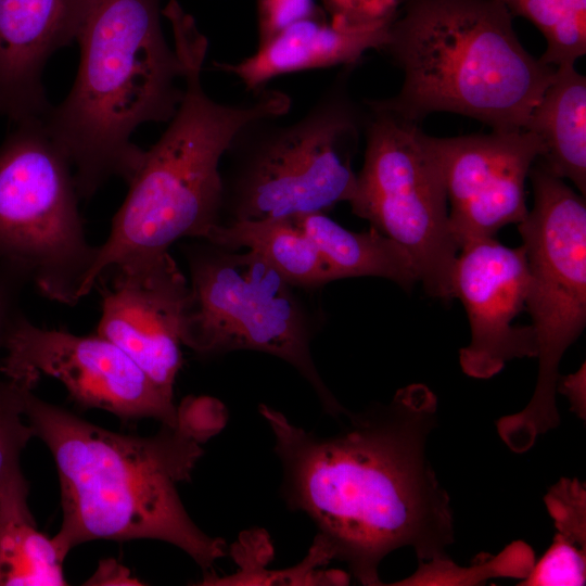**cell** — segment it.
<instances>
[{
	"instance_id": "cell-26",
	"label": "cell",
	"mask_w": 586,
	"mask_h": 586,
	"mask_svg": "<svg viewBox=\"0 0 586 586\" xmlns=\"http://www.w3.org/2000/svg\"><path fill=\"white\" fill-rule=\"evenodd\" d=\"M585 581L586 550L553 537L548 550L520 585H584Z\"/></svg>"
},
{
	"instance_id": "cell-30",
	"label": "cell",
	"mask_w": 586,
	"mask_h": 586,
	"mask_svg": "<svg viewBox=\"0 0 586 586\" xmlns=\"http://www.w3.org/2000/svg\"><path fill=\"white\" fill-rule=\"evenodd\" d=\"M557 387L565 394L571 402L572 409L579 415L585 416V364L581 369L568 377H559Z\"/></svg>"
},
{
	"instance_id": "cell-22",
	"label": "cell",
	"mask_w": 586,
	"mask_h": 586,
	"mask_svg": "<svg viewBox=\"0 0 586 586\" xmlns=\"http://www.w3.org/2000/svg\"><path fill=\"white\" fill-rule=\"evenodd\" d=\"M534 563L532 548L518 540L496 556L479 557L470 568H460L448 557L419 561L411 576L393 585H477L493 577L524 579Z\"/></svg>"
},
{
	"instance_id": "cell-15",
	"label": "cell",
	"mask_w": 586,
	"mask_h": 586,
	"mask_svg": "<svg viewBox=\"0 0 586 586\" xmlns=\"http://www.w3.org/2000/svg\"><path fill=\"white\" fill-rule=\"evenodd\" d=\"M92 0H0V114L43 119L49 58L77 41Z\"/></svg>"
},
{
	"instance_id": "cell-12",
	"label": "cell",
	"mask_w": 586,
	"mask_h": 586,
	"mask_svg": "<svg viewBox=\"0 0 586 586\" xmlns=\"http://www.w3.org/2000/svg\"><path fill=\"white\" fill-rule=\"evenodd\" d=\"M97 333L122 348L167 397L182 365L190 284L169 251L138 255L105 269Z\"/></svg>"
},
{
	"instance_id": "cell-2",
	"label": "cell",
	"mask_w": 586,
	"mask_h": 586,
	"mask_svg": "<svg viewBox=\"0 0 586 586\" xmlns=\"http://www.w3.org/2000/svg\"><path fill=\"white\" fill-rule=\"evenodd\" d=\"M33 391L24 396L23 412L56 467L63 520L52 538L63 558L95 539L163 540L205 573L226 556V542L193 522L177 488L202 457L200 444L224 426L198 417L194 398L178 408L176 426L162 424L156 434L139 436L88 422Z\"/></svg>"
},
{
	"instance_id": "cell-6",
	"label": "cell",
	"mask_w": 586,
	"mask_h": 586,
	"mask_svg": "<svg viewBox=\"0 0 586 586\" xmlns=\"http://www.w3.org/2000/svg\"><path fill=\"white\" fill-rule=\"evenodd\" d=\"M337 77L300 119L279 124L263 117L243 126L224 156L220 224L327 213L349 202L356 187L353 158L367 109Z\"/></svg>"
},
{
	"instance_id": "cell-3",
	"label": "cell",
	"mask_w": 586,
	"mask_h": 586,
	"mask_svg": "<svg viewBox=\"0 0 586 586\" xmlns=\"http://www.w3.org/2000/svg\"><path fill=\"white\" fill-rule=\"evenodd\" d=\"M162 14L169 21L182 64V98L160 139L146 151L110 234L80 290L82 298L109 267L131 257L169 251L175 242L204 239L220 224V162L238 131L263 117H280L291 106L285 92L263 88L250 101L227 104L202 85L208 41L176 0Z\"/></svg>"
},
{
	"instance_id": "cell-27",
	"label": "cell",
	"mask_w": 586,
	"mask_h": 586,
	"mask_svg": "<svg viewBox=\"0 0 586 586\" xmlns=\"http://www.w3.org/2000/svg\"><path fill=\"white\" fill-rule=\"evenodd\" d=\"M322 11L315 0H257L258 46L291 25Z\"/></svg>"
},
{
	"instance_id": "cell-19",
	"label": "cell",
	"mask_w": 586,
	"mask_h": 586,
	"mask_svg": "<svg viewBox=\"0 0 586 586\" xmlns=\"http://www.w3.org/2000/svg\"><path fill=\"white\" fill-rule=\"evenodd\" d=\"M315 241L332 268L336 280L353 277H380L406 291L419 282L415 265L395 241L370 227L353 231L326 213L295 217Z\"/></svg>"
},
{
	"instance_id": "cell-13",
	"label": "cell",
	"mask_w": 586,
	"mask_h": 586,
	"mask_svg": "<svg viewBox=\"0 0 586 586\" xmlns=\"http://www.w3.org/2000/svg\"><path fill=\"white\" fill-rule=\"evenodd\" d=\"M425 141L444 181L449 228L459 250L525 218V181L545 152L538 136L492 129L448 138L425 135Z\"/></svg>"
},
{
	"instance_id": "cell-1",
	"label": "cell",
	"mask_w": 586,
	"mask_h": 586,
	"mask_svg": "<svg viewBox=\"0 0 586 586\" xmlns=\"http://www.w3.org/2000/svg\"><path fill=\"white\" fill-rule=\"evenodd\" d=\"M259 413L282 463V496L317 525L332 559L362 585L383 583L378 568L395 549L419 561L445 558L454 543L450 499L426 458L437 399L424 384L398 390L328 437L292 424L268 405Z\"/></svg>"
},
{
	"instance_id": "cell-5",
	"label": "cell",
	"mask_w": 586,
	"mask_h": 586,
	"mask_svg": "<svg viewBox=\"0 0 586 586\" xmlns=\"http://www.w3.org/2000/svg\"><path fill=\"white\" fill-rule=\"evenodd\" d=\"M382 50L403 86L364 103L416 124L450 112L493 130H524L556 71L524 49L500 0H404Z\"/></svg>"
},
{
	"instance_id": "cell-7",
	"label": "cell",
	"mask_w": 586,
	"mask_h": 586,
	"mask_svg": "<svg viewBox=\"0 0 586 586\" xmlns=\"http://www.w3.org/2000/svg\"><path fill=\"white\" fill-rule=\"evenodd\" d=\"M528 178L534 203L517 226L530 273L525 308L535 333L538 374L526 407L497 421L500 437L514 453L528 450L539 435L559 425V365L586 323L585 196L537 161Z\"/></svg>"
},
{
	"instance_id": "cell-17",
	"label": "cell",
	"mask_w": 586,
	"mask_h": 586,
	"mask_svg": "<svg viewBox=\"0 0 586 586\" xmlns=\"http://www.w3.org/2000/svg\"><path fill=\"white\" fill-rule=\"evenodd\" d=\"M524 130L545 146L537 160L549 173L569 179L586 194V78L574 65L556 67Z\"/></svg>"
},
{
	"instance_id": "cell-14",
	"label": "cell",
	"mask_w": 586,
	"mask_h": 586,
	"mask_svg": "<svg viewBox=\"0 0 586 586\" xmlns=\"http://www.w3.org/2000/svg\"><path fill=\"white\" fill-rule=\"evenodd\" d=\"M528 284L523 245L509 247L487 238L459 250L453 292L464 306L470 324V343L459 351L467 375L489 379L514 358L536 357L532 326L513 324L525 308Z\"/></svg>"
},
{
	"instance_id": "cell-24",
	"label": "cell",
	"mask_w": 586,
	"mask_h": 586,
	"mask_svg": "<svg viewBox=\"0 0 586 586\" xmlns=\"http://www.w3.org/2000/svg\"><path fill=\"white\" fill-rule=\"evenodd\" d=\"M332 556L323 542L315 537L308 555L293 568L281 571L255 568L237 571L227 576H217L211 572L201 585H346L349 576L342 571H323L319 566L328 564Z\"/></svg>"
},
{
	"instance_id": "cell-16",
	"label": "cell",
	"mask_w": 586,
	"mask_h": 586,
	"mask_svg": "<svg viewBox=\"0 0 586 586\" xmlns=\"http://www.w3.org/2000/svg\"><path fill=\"white\" fill-rule=\"evenodd\" d=\"M392 22L335 27L322 11L285 28L238 63L213 62L212 65L238 77L247 91L256 92L281 75L356 65L368 50L384 48Z\"/></svg>"
},
{
	"instance_id": "cell-10",
	"label": "cell",
	"mask_w": 586,
	"mask_h": 586,
	"mask_svg": "<svg viewBox=\"0 0 586 586\" xmlns=\"http://www.w3.org/2000/svg\"><path fill=\"white\" fill-rule=\"evenodd\" d=\"M365 106L366 150L348 202L352 212L405 250L428 295L449 302L459 249L425 133L416 123Z\"/></svg>"
},
{
	"instance_id": "cell-23",
	"label": "cell",
	"mask_w": 586,
	"mask_h": 586,
	"mask_svg": "<svg viewBox=\"0 0 586 586\" xmlns=\"http://www.w3.org/2000/svg\"><path fill=\"white\" fill-rule=\"evenodd\" d=\"M39 379L28 373L0 379V509L15 484L25 477L21 455L34 431L23 412L24 396Z\"/></svg>"
},
{
	"instance_id": "cell-20",
	"label": "cell",
	"mask_w": 586,
	"mask_h": 586,
	"mask_svg": "<svg viewBox=\"0 0 586 586\" xmlns=\"http://www.w3.org/2000/svg\"><path fill=\"white\" fill-rule=\"evenodd\" d=\"M23 480L0 509V586L67 585L62 557L52 537L41 533L27 504Z\"/></svg>"
},
{
	"instance_id": "cell-18",
	"label": "cell",
	"mask_w": 586,
	"mask_h": 586,
	"mask_svg": "<svg viewBox=\"0 0 586 586\" xmlns=\"http://www.w3.org/2000/svg\"><path fill=\"white\" fill-rule=\"evenodd\" d=\"M203 240L257 254L300 289L320 288L336 280L322 252L295 217L219 224Z\"/></svg>"
},
{
	"instance_id": "cell-11",
	"label": "cell",
	"mask_w": 586,
	"mask_h": 586,
	"mask_svg": "<svg viewBox=\"0 0 586 586\" xmlns=\"http://www.w3.org/2000/svg\"><path fill=\"white\" fill-rule=\"evenodd\" d=\"M1 374L48 375L59 380L82 408L109 411L124 420L152 418L176 426L178 408L116 344L95 335L44 329L22 313L5 342Z\"/></svg>"
},
{
	"instance_id": "cell-29",
	"label": "cell",
	"mask_w": 586,
	"mask_h": 586,
	"mask_svg": "<svg viewBox=\"0 0 586 586\" xmlns=\"http://www.w3.org/2000/svg\"><path fill=\"white\" fill-rule=\"evenodd\" d=\"M25 284L27 283L17 276L0 268V368L9 331L16 317L22 313L20 296ZM1 377L0 371V379Z\"/></svg>"
},
{
	"instance_id": "cell-28",
	"label": "cell",
	"mask_w": 586,
	"mask_h": 586,
	"mask_svg": "<svg viewBox=\"0 0 586 586\" xmlns=\"http://www.w3.org/2000/svg\"><path fill=\"white\" fill-rule=\"evenodd\" d=\"M335 27H356L394 20L400 0H322Z\"/></svg>"
},
{
	"instance_id": "cell-8",
	"label": "cell",
	"mask_w": 586,
	"mask_h": 586,
	"mask_svg": "<svg viewBox=\"0 0 586 586\" xmlns=\"http://www.w3.org/2000/svg\"><path fill=\"white\" fill-rule=\"evenodd\" d=\"M15 125L0 145V268L75 305L98 246L86 238L73 168L42 119Z\"/></svg>"
},
{
	"instance_id": "cell-4",
	"label": "cell",
	"mask_w": 586,
	"mask_h": 586,
	"mask_svg": "<svg viewBox=\"0 0 586 586\" xmlns=\"http://www.w3.org/2000/svg\"><path fill=\"white\" fill-rule=\"evenodd\" d=\"M161 0H92L77 42L78 72L43 126L69 161L80 199L111 178L127 182L144 150L131 136L169 122L181 101L182 64L161 25Z\"/></svg>"
},
{
	"instance_id": "cell-21",
	"label": "cell",
	"mask_w": 586,
	"mask_h": 586,
	"mask_svg": "<svg viewBox=\"0 0 586 586\" xmlns=\"http://www.w3.org/2000/svg\"><path fill=\"white\" fill-rule=\"evenodd\" d=\"M512 16L532 22L546 40L539 61L574 65L586 53V0H500Z\"/></svg>"
},
{
	"instance_id": "cell-31",
	"label": "cell",
	"mask_w": 586,
	"mask_h": 586,
	"mask_svg": "<svg viewBox=\"0 0 586 586\" xmlns=\"http://www.w3.org/2000/svg\"><path fill=\"white\" fill-rule=\"evenodd\" d=\"M130 576L128 570L120 564L106 560L102 562L95 574L91 577L92 585H133L140 584Z\"/></svg>"
},
{
	"instance_id": "cell-9",
	"label": "cell",
	"mask_w": 586,
	"mask_h": 586,
	"mask_svg": "<svg viewBox=\"0 0 586 586\" xmlns=\"http://www.w3.org/2000/svg\"><path fill=\"white\" fill-rule=\"evenodd\" d=\"M201 240L186 249L191 298L182 345L201 356L251 349L279 357L308 381L328 415H347L315 366L314 328L296 286L251 251Z\"/></svg>"
},
{
	"instance_id": "cell-25",
	"label": "cell",
	"mask_w": 586,
	"mask_h": 586,
	"mask_svg": "<svg viewBox=\"0 0 586 586\" xmlns=\"http://www.w3.org/2000/svg\"><path fill=\"white\" fill-rule=\"evenodd\" d=\"M545 505L557 530L555 538L586 550L585 483L560 479L546 494Z\"/></svg>"
}]
</instances>
